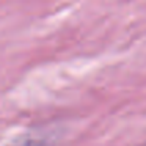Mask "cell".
Masks as SVG:
<instances>
[{"label": "cell", "mask_w": 146, "mask_h": 146, "mask_svg": "<svg viewBox=\"0 0 146 146\" xmlns=\"http://www.w3.org/2000/svg\"><path fill=\"white\" fill-rule=\"evenodd\" d=\"M140 146H146V143H143V145H140Z\"/></svg>", "instance_id": "1"}]
</instances>
